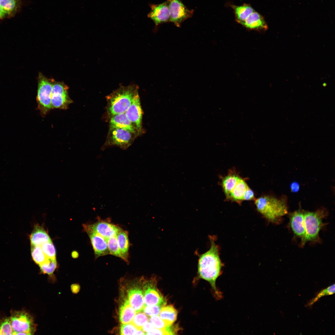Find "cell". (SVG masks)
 I'll list each match as a JSON object with an SVG mask.
<instances>
[{
	"label": "cell",
	"instance_id": "6da1fadb",
	"mask_svg": "<svg viewBox=\"0 0 335 335\" xmlns=\"http://www.w3.org/2000/svg\"><path fill=\"white\" fill-rule=\"evenodd\" d=\"M211 244L209 249L199 257L198 272L201 278L209 283L216 299L219 300L222 295L216 287V281L221 274L222 265L218 247L212 239H211Z\"/></svg>",
	"mask_w": 335,
	"mask_h": 335
},
{
	"label": "cell",
	"instance_id": "7a4b0ae2",
	"mask_svg": "<svg viewBox=\"0 0 335 335\" xmlns=\"http://www.w3.org/2000/svg\"><path fill=\"white\" fill-rule=\"evenodd\" d=\"M136 85L122 86L107 96V112L109 117L124 113L130 105L135 95L138 93Z\"/></svg>",
	"mask_w": 335,
	"mask_h": 335
},
{
	"label": "cell",
	"instance_id": "3957f363",
	"mask_svg": "<svg viewBox=\"0 0 335 335\" xmlns=\"http://www.w3.org/2000/svg\"><path fill=\"white\" fill-rule=\"evenodd\" d=\"M257 211L269 221L278 223L288 213L285 199H277L269 196L261 197L255 201Z\"/></svg>",
	"mask_w": 335,
	"mask_h": 335
},
{
	"label": "cell",
	"instance_id": "277c9868",
	"mask_svg": "<svg viewBox=\"0 0 335 335\" xmlns=\"http://www.w3.org/2000/svg\"><path fill=\"white\" fill-rule=\"evenodd\" d=\"M326 215L324 209L310 212L304 211V223L306 234L302 240V245L306 242L315 241L318 239L319 232L323 226V220Z\"/></svg>",
	"mask_w": 335,
	"mask_h": 335
},
{
	"label": "cell",
	"instance_id": "5b68a950",
	"mask_svg": "<svg viewBox=\"0 0 335 335\" xmlns=\"http://www.w3.org/2000/svg\"><path fill=\"white\" fill-rule=\"evenodd\" d=\"M53 80L47 78L41 73L38 74L36 100L38 109L43 117L52 109L51 96Z\"/></svg>",
	"mask_w": 335,
	"mask_h": 335
},
{
	"label": "cell",
	"instance_id": "8992f818",
	"mask_svg": "<svg viewBox=\"0 0 335 335\" xmlns=\"http://www.w3.org/2000/svg\"><path fill=\"white\" fill-rule=\"evenodd\" d=\"M138 135L127 130L118 128L109 129L105 142L101 149L112 146L125 150L130 146Z\"/></svg>",
	"mask_w": 335,
	"mask_h": 335
},
{
	"label": "cell",
	"instance_id": "52a82bcc",
	"mask_svg": "<svg viewBox=\"0 0 335 335\" xmlns=\"http://www.w3.org/2000/svg\"><path fill=\"white\" fill-rule=\"evenodd\" d=\"M14 335H32L35 327L32 317L23 311L13 312L10 318Z\"/></svg>",
	"mask_w": 335,
	"mask_h": 335
},
{
	"label": "cell",
	"instance_id": "ba28073f",
	"mask_svg": "<svg viewBox=\"0 0 335 335\" xmlns=\"http://www.w3.org/2000/svg\"><path fill=\"white\" fill-rule=\"evenodd\" d=\"M69 87L63 82L53 80L51 96L52 109L66 110L73 102L69 97Z\"/></svg>",
	"mask_w": 335,
	"mask_h": 335
},
{
	"label": "cell",
	"instance_id": "9c48e42d",
	"mask_svg": "<svg viewBox=\"0 0 335 335\" xmlns=\"http://www.w3.org/2000/svg\"><path fill=\"white\" fill-rule=\"evenodd\" d=\"M170 12L169 22L177 27H180L181 23L191 17L194 10L189 9L181 0H168Z\"/></svg>",
	"mask_w": 335,
	"mask_h": 335
},
{
	"label": "cell",
	"instance_id": "30bf717a",
	"mask_svg": "<svg viewBox=\"0 0 335 335\" xmlns=\"http://www.w3.org/2000/svg\"><path fill=\"white\" fill-rule=\"evenodd\" d=\"M125 113L139 135L141 134L143 114L138 93L134 96L130 105Z\"/></svg>",
	"mask_w": 335,
	"mask_h": 335
},
{
	"label": "cell",
	"instance_id": "8fae6325",
	"mask_svg": "<svg viewBox=\"0 0 335 335\" xmlns=\"http://www.w3.org/2000/svg\"><path fill=\"white\" fill-rule=\"evenodd\" d=\"M144 297L145 305H164L166 301L156 287L154 281H148L144 285Z\"/></svg>",
	"mask_w": 335,
	"mask_h": 335
},
{
	"label": "cell",
	"instance_id": "7c38bea8",
	"mask_svg": "<svg viewBox=\"0 0 335 335\" xmlns=\"http://www.w3.org/2000/svg\"><path fill=\"white\" fill-rule=\"evenodd\" d=\"M84 228L88 234L94 250L96 258L109 254L107 240L85 225Z\"/></svg>",
	"mask_w": 335,
	"mask_h": 335
},
{
	"label": "cell",
	"instance_id": "4fadbf2b",
	"mask_svg": "<svg viewBox=\"0 0 335 335\" xmlns=\"http://www.w3.org/2000/svg\"><path fill=\"white\" fill-rule=\"evenodd\" d=\"M151 10L148 15L156 26L169 22L170 12L168 0L159 4L150 5Z\"/></svg>",
	"mask_w": 335,
	"mask_h": 335
},
{
	"label": "cell",
	"instance_id": "5bb4252c",
	"mask_svg": "<svg viewBox=\"0 0 335 335\" xmlns=\"http://www.w3.org/2000/svg\"><path fill=\"white\" fill-rule=\"evenodd\" d=\"M86 226L106 239L112 237L117 236L122 230L118 226L105 221H98L93 224Z\"/></svg>",
	"mask_w": 335,
	"mask_h": 335
},
{
	"label": "cell",
	"instance_id": "9a60e30c",
	"mask_svg": "<svg viewBox=\"0 0 335 335\" xmlns=\"http://www.w3.org/2000/svg\"><path fill=\"white\" fill-rule=\"evenodd\" d=\"M290 218V226L293 233L302 240L306 234L304 223V211L300 210L295 211L291 214Z\"/></svg>",
	"mask_w": 335,
	"mask_h": 335
},
{
	"label": "cell",
	"instance_id": "2e32d148",
	"mask_svg": "<svg viewBox=\"0 0 335 335\" xmlns=\"http://www.w3.org/2000/svg\"><path fill=\"white\" fill-rule=\"evenodd\" d=\"M241 25L251 30H265L268 29L267 25L263 17L255 10Z\"/></svg>",
	"mask_w": 335,
	"mask_h": 335
},
{
	"label": "cell",
	"instance_id": "e0dca14e",
	"mask_svg": "<svg viewBox=\"0 0 335 335\" xmlns=\"http://www.w3.org/2000/svg\"><path fill=\"white\" fill-rule=\"evenodd\" d=\"M109 128H122L139 135L132 125L125 113L114 115L110 117Z\"/></svg>",
	"mask_w": 335,
	"mask_h": 335
},
{
	"label": "cell",
	"instance_id": "ac0fdd59",
	"mask_svg": "<svg viewBox=\"0 0 335 335\" xmlns=\"http://www.w3.org/2000/svg\"><path fill=\"white\" fill-rule=\"evenodd\" d=\"M128 298L130 305L136 312L142 311L145 304L142 290L136 287L129 289L128 291Z\"/></svg>",
	"mask_w": 335,
	"mask_h": 335
},
{
	"label": "cell",
	"instance_id": "d6986e66",
	"mask_svg": "<svg viewBox=\"0 0 335 335\" xmlns=\"http://www.w3.org/2000/svg\"><path fill=\"white\" fill-rule=\"evenodd\" d=\"M31 245L41 246L43 243L50 241L51 239L48 234L42 227L35 226L30 236Z\"/></svg>",
	"mask_w": 335,
	"mask_h": 335
},
{
	"label": "cell",
	"instance_id": "ffe728a7",
	"mask_svg": "<svg viewBox=\"0 0 335 335\" xmlns=\"http://www.w3.org/2000/svg\"><path fill=\"white\" fill-rule=\"evenodd\" d=\"M128 236L127 231L122 230L117 236L121 258L126 262L128 261L129 247Z\"/></svg>",
	"mask_w": 335,
	"mask_h": 335
},
{
	"label": "cell",
	"instance_id": "44dd1931",
	"mask_svg": "<svg viewBox=\"0 0 335 335\" xmlns=\"http://www.w3.org/2000/svg\"><path fill=\"white\" fill-rule=\"evenodd\" d=\"M136 311L126 300L121 306L119 310V319L122 324L131 323Z\"/></svg>",
	"mask_w": 335,
	"mask_h": 335
},
{
	"label": "cell",
	"instance_id": "7402d4cb",
	"mask_svg": "<svg viewBox=\"0 0 335 335\" xmlns=\"http://www.w3.org/2000/svg\"><path fill=\"white\" fill-rule=\"evenodd\" d=\"M249 188L245 181L240 177L230 192L229 199L236 201L243 200L245 193Z\"/></svg>",
	"mask_w": 335,
	"mask_h": 335
},
{
	"label": "cell",
	"instance_id": "603a6c76",
	"mask_svg": "<svg viewBox=\"0 0 335 335\" xmlns=\"http://www.w3.org/2000/svg\"><path fill=\"white\" fill-rule=\"evenodd\" d=\"M236 21L241 24L255 10L249 5L245 4L238 6H233Z\"/></svg>",
	"mask_w": 335,
	"mask_h": 335
},
{
	"label": "cell",
	"instance_id": "cb8c5ba5",
	"mask_svg": "<svg viewBox=\"0 0 335 335\" xmlns=\"http://www.w3.org/2000/svg\"><path fill=\"white\" fill-rule=\"evenodd\" d=\"M177 314V311L174 307L168 305L162 306L159 316L168 324L172 325L176 320Z\"/></svg>",
	"mask_w": 335,
	"mask_h": 335
},
{
	"label": "cell",
	"instance_id": "d4e9b609",
	"mask_svg": "<svg viewBox=\"0 0 335 335\" xmlns=\"http://www.w3.org/2000/svg\"><path fill=\"white\" fill-rule=\"evenodd\" d=\"M240 177L233 175H228L223 179L222 187L226 196L229 198L230 194L235 185Z\"/></svg>",
	"mask_w": 335,
	"mask_h": 335
},
{
	"label": "cell",
	"instance_id": "484cf974",
	"mask_svg": "<svg viewBox=\"0 0 335 335\" xmlns=\"http://www.w3.org/2000/svg\"><path fill=\"white\" fill-rule=\"evenodd\" d=\"M31 253L33 260L39 265L47 259L41 246L31 245Z\"/></svg>",
	"mask_w": 335,
	"mask_h": 335
},
{
	"label": "cell",
	"instance_id": "4316f807",
	"mask_svg": "<svg viewBox=\"0 0 335 335\" xmlns=\"http://www.w3.org/2000/svg\"><path fill=\"white\" fill-rule=\"evenodd\" d=\"M39 266L43 273L49 275H51L54 271L57 266L56 259L47 258L44 262L39 265Z\"/></svg>",
	"mask_w": 335,
	"mask_h": 335
},
{
	"label": "cell",
	"instance_id": "83f0119b",
	"mask_svg": "<svg viewBox=\"0 0 335 335\" xmlns=\"http://www.w3.org/2000/svg\"><path fill=\"white\" fill-rule=\"evenodd\" d=\"M19 0H2L0 5L6 14H11L17 10Z\"/></svg>",
	"mask_w": 335,
	"mask_h": 335
},
{
	"label": "cell",
	"instance_id": "f1b7e54d",
	"mask_svg": "<svg viewBox=\"0 0 335 335\" xmlns=\"http://www.w3.org/2000/svg\"><path fill=\"white\" fill-rule=\"evenodd\" d=\"M107 240L109 254L121 258L117 236L111 237Z\"/></svg>",
	"mask_w": 335,
	"mask_h": 335
},
{
	"label": "cell",
	"instance_id": "f546056e",
	"mask_svg": "<svg viewBox=\"0 0 335 335\" xmlns=\"http://www.w3.org/2000/svg\"><path fill=\"white\" fill-rule=\"evenodd\" d=\"M149 320L148 317L144 313L138 312L134 317L131 323L138 329H141L143 325Z\"/></svg>",
	"mask_w": 335,
	"mask_h": 335
},
{
	"label": "cell",
	"instance_id": "4dcf8cb0",
	"mask_svg": "<svg viewBox=\"0 0 335 335\" xmlns=\"http://www.w3.org/2000/svg\"><path fill=\"white\" fill-rule=\"evenodd\" d=\"M0 335H14L10 318H4L0 320Z\"/></svg>",
	"mask_w": 335,
	"mask_h": 335
},
{
	"label": "cell",
	"instance_id": "1f68e13d",
	"mask_svg": "<svg viewBox=\"0 0 335 335\" xmlns=\"http://www.w3.org/2000/svg\"><path fill=\"white\" fill-rule=\"evenodd\" d=\"M335 284H334L321 291L315 297L310 301L306 305L307 306L312 305L322 297L334 294L335 290Z\"/></svg>",
	"mask_w": 335,
	"mask_h": 335
},
{
	"label": "cell",
	"instance_id": "d6a6232c",
	"mask_svg": "<svg viewBox=\"0 0 335 335\" xmlns=\"http://www.w3.org/2000/svg\"><path fill=\"white\" fill-rule=\"evenodd\" d=\"M47 258L56 259V251L52 241L45 243L41 246Z\"/></svg>",
	"mask_w": 335,
	"mask_h": 335
},
{
	"label": "cell",
	"instance_id": "836d02e7",
	"mask_svg": "<svg viewBox=\"0 0 335 335\" xmlns=\"http://www.w3.org/2000/svg\"><path fill=\"white\" fill-rule=\"evenodd\" d=\"M149 321L155 328L160 329H166L170 325L162 319L158 315L151 317Z\"/></svg>",
	"mask_w": 335,
	"mask_h": 335
},
{
	"label": "cell",
	"instance_id": "e575fe53",
	"mask_svg": "<svg viewBox=\"0 0 335 335\" xmlns=\"http://www.w3.org/2000/svg\"><path fill=\"white\" fill-rule=\"evenodd\" d=\"M162 306L160 305H145L142 311L150 317L158 315Z\"/></svg>",
	"mask_w": 335,
	"mask_h": 335
},
{
	"label": "cell",
	"instance_id": "d590c367",
	"mask_svg": "<svg viewBox=\"0 0 335 335\" xmlns=\"http://www.w3.org/2000/svg\"><path fill=\"white\" fill-rule=\"evenodd\" d=\"M137 329L132 323L122 324L121 326L120 333L121 335H134Z\"/></svg>",
	"mask_w": 335,
	"mask_h": 335
},
{
	"label": "cell",
	"instance_id": "8d00e7d4",
	"mask_svg": "<svg viewBox=\"0 0 335 335\" xmlns=\"http://www.w3.org/2000/svg\"><path fill=\"white\" fill-rule=\"evenodd\" d=\"M147 335H168L165 329H160L154 328L150 331L147 333Z\"/></svg>",
	"mask_w": 335,
	"mask_h": 335
},
{
	"label": "cell",
	"instance_id": "74e56055",
	"mask_svg": "<svg viewBox=\"0 0 335 335\" xmlns=\"http://www.w3.org/2000/svg\"><path fill=\"white\" fill-rule=\"evenodd\" d=\"M254 194L253 191L249 188L246 191L244 194L243 200H250L254 199Z\"/></svg>",
	"mask_w": 335,
	"mask_h": 335
},
{
	"label": "cell",
	"instance_id": "f35d334b",
	"mask_svg": "<svg viewBox=\"0 0 335 335\" xmlns=\"http://www.w3.org/2000/svg\"><path fill=\"white\" fill-rule=\"evenodd\" d=\"M154 328V327L152 324L150 322H147L143 325L141 329L145 333H146L150 331Z\"/></svg>",
	"mask_w": 335,
	"mask_h": 335
},
{
	"label": "cell",
	"instance_id": "ab89813d",
	"mask_svg": "<svg viewBox=\"0 0 335 335\" xmlns=\"http://www.w3.org/2000/svg\"><path fill=\"white\" fill-rule=\"evenodd\" d=\"M80 287L79 285L77 284H74L71 286V290L74 293H78Z\"/></svg>",
	"mask_w": 335,
	"mask_h": 335
},
{
	"label": "cell",
	"instance_id": "60d3db41",
	"mask_svg": "<svg viewBox=\"0 0 335 335\" xmlns=\"http://www.w3.org/2000/svg\"><path fill=\"white\" fill-rule=\"evenodd\" d=\"M299 187L298 184L297 183H295L292 184L291 186V188L293 191L295 192L298 190L299 189Z\"/></svg>",
	"mask_w": 335,
	"mask_h": 335
},
{
	"label": "cell",
	"instance_id": "b9f144b4",
	"mask_svg": "<svg viewBox=\"0 0 335 335\" xmlns=\"http://www.w3.org/2000/svg\"><path fill=\"white\" fill-rule=\"evenodd\" d=\"M6 13L0 5V19L4 17Z\"/></svg>",
	"mask_w": 335,
	"mask_h": 335
},
{
	"label": "cell",
	"instance_id": "7bdbcfd3",
	"mask_svg": "<svg viewBox=\"0 0 335 335\" xmlns=\"http://www.w3.org/2000/svg\"><path fill=\"white\" fill-rule=\"evenodd\" d=\"M145 333L141 329H137L134 335H145Z\"/></svg>",
	"mask_w": 335,
	"mask_h": 335
},
{
	"label": "cell",
	"instance_id": "ee69618b",
	"mask_svg": "<svg viewBox=\"0 0 335 335\" xmlns=\"http://www.w3.org/2000/svg\"><path fill=\"white\" fill-rule=\"evenodd\" d=\"M2 0H0V2H1V1H2Z\"/></svg>",
	"mask_w": 335,
	"mask_h": 335
}]
</instances>
